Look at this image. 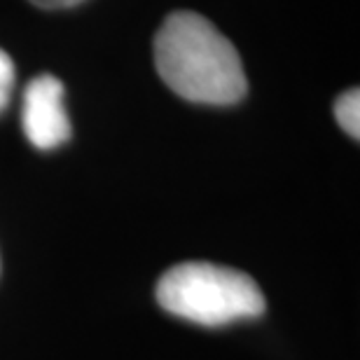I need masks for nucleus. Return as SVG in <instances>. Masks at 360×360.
I'll list each match as a JSON object with an SVG mask.
<instances>
[{"label": "nucleus", "instance_id": "f257e3e1", "mask_svg": "<svg viewBox=\"0 0 360 360\" xmlns=\"http://www.w3.org/2000/svg\"><path fill=\"white\" fill-rule=\"evenodd\" d=\"M155 66L180 98L206 105H232L248 82L236 47L197 12H174L155 35Z\"/></svg>", "mask_w": 360, "mask_h": 360}, {"label": "nucleus", "instance_id": "f03ea898", "mask_svg": "<svg viewBox=\"0 0 360 360\" xmlns=\"http://www.w3.org/2000/svg\"><path fill=\"white\" fill-rule=\"evenodd\" d=\"M157 302L178 319L211 328L264 314V295L248 274L211 262L171 267L157 283Z\"/></svg>", "mask_w": 360, "mask_h": 360}, {"label": "nucleus", "instance_id": "7ed1b4c3", "mask_svg": "<svg viewBox=\"0 0 360 360\" xmlns=\"http://www.w3.org/2000/svg\"><path fill=\"white\" fill-rule=\"evenodd\" d=\"M63 82L54 75H38L24 91V124L26 139L38 150H54L70 139V120L63 108Z\"/></svg>", "mask_w": 360, "mask_h": 360}, {"label": "nucleus", "instance_id": "20e7f679", "mask_svg": "<svg viewBox=\"0 0 360 360\" xmlns=\"http://www.w3.org/2000/svg\"><path fill=\"white\" fill-rule=\"evenodd\" d=\"M335 117L351 139H360V91L349 89L335 101Z\"/></svg>", "mask_w": 360, "mask_h": 360}, {"label": "nucleus", "instance_id": "39448f33", "mask_svg": "<svg viewBox=\"0 0 360 360\" xmlns=\"http://www.w3.org/2000/svg\"><path fill=\"white\" fill-rule=\"evenodd\" d=\"M14 77H17V70H14V61L12 56L0 49V112L5 110L7 103H10L12 89H14Z\"/></svg>", "mask_w": 360, "mask_h": 360}, {"label": "nucleus", "instance_id": "423d86ee", "mask_svg": "<svg viewBox=\"0 0 360 360\" xmlns=\"http://www.w3.org/2000/svg\"><path fill=\"white\" fill-rule=\"evenodd\" d=\"M35 7H42V10H66V7H75L84 3V0H28Z\"/></svg>", "mask_w": 360, "mask_h": 360}]
</instances>
